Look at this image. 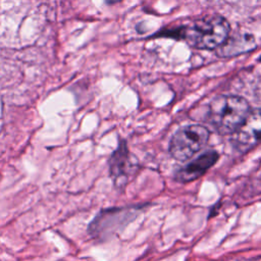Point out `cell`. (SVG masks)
<instances>
[{
	"instance_id": "obj_1",
	"label": "cell",
	"mask_w": 261,
	"mask_h": 261,
	"mask_svg": "<svg viewBox=\"0 0 261 261\" xmlns=\"http://www.w3.org/2000/svg\"><path fill=\"white\" fill-rule=\"evenodd\" d=\"M229 24L218 14H209L166 33V36L185 40L190 46L201 50L220 47L228 37Z\"/></svg>"
},
{
	"instance_id": "obj_2",
	"label": "cell",
	"mask_w": 261,
	"mask_h": 261,
	"mask_svg": "<svg viewBox=\"0 0 261 261\" xmlns=\"http://www.w3.org/2000/svg\"><path fill=\"white\" fill-rule=\"evenodd\" d=\"M250 111L249 103L244 98L221 95L211 101L208 118L219 134L229 135L240 128Z\"/></svg>"
},
{
	"instance_id": "obj_3",
	"label": "cell",
	"mask_w": 261,
	"mask_h": 261,
	"mask_svg": "<svg viewBox=\"0 0 261 261\" xmlns=\"http://www.w3.org/2000/svg\"><path fill=\"white\" fill-rule=\"evenodd\" d=\"M141 206L115 207L101 210L89 225V232L93 238L104 240L133 221L141 210Z\"/></svg>"
},
{
	"instance_id": "obj_4",
	"label": "cell",
	"mask_w": 261,
	"mask_h": 261,
	"mask_svg": "<svg viewBox=\"0 0 261 261\" xmlns=\"http://www.w3.org/2000/svg\"><path fill=\"white\" fill-rule=\"evenodd\" d=\"M209 139V130L200 124H191L179 128L171 138L169 152L179 161L191 159L199 152Z\"/></svg>"
},
{
	"instance_id": "obj_5",
	"label": "cell",
	"mask_w": 261,
	"mask_h": 261,
	"mask_svg": "<svg viewBox=\"0 0 261 261\" xmlns=\"http://www.w3.org/2000/svg\"><path fill=\"white\" fill-rule=\"evenodd\" d=\"M237 146L247 151L261 142V108L250 111L247 118L233 134Z\"/></svg>"
},
{
	"instance_id": "obj_6",
	"label": "cell",
	"mask_w": 261,
	"mask_h": 261,
	"mask_svg": "<svg viewBox=\"0 0 261 261\" xmlns=\"http://www.w3.org/2000/svg\"><path fill=\"white\" fill-rule=\"evenodd\" d=\"M219 154L216 151H207L188 163L175 173V179L180 182H190L201 177L218 160Z\"/></svg>"
},
{
	"instance_id": "obj_7",
	"label": "cell",
	"mask_w": 261,
	"mask_h": 261,
	"mask_svg": "<svg viewBox=\"0 0 261 261\" xmlns=\"http://www.w3.org/2000/svg\"><path fill=\"white\" fill-rule=\"evenodd\" d=\"M130 167V158L125 141H120L109 158V172L117 187H122Z\"/></svg>"
},
{
	"instance_id": "obj_8",
	"label": "cell",
	"mask_w": 261,
	"mask_h": 261,
	"mask_svg": "<svg viewBox=\"0 0 261 261\" xmlns=\"http://www.w3.org/2000/svg\"><path fill=\"white\" fill-rule=\"evenodd\" d=\"M256 47L255 39L249 34H239L227 37L224 43L218 47L217 54L221 57H232L243 53L252 51Z\"/></svg>"
},
{
	"instance_id": "obj_9",
	"label": "cell",
	"mask_w": 261,
	"mask_h": 261,
	"mask_svg": "<svg viewBox=\"0 0 261 261\" xmlns=\"http://www.w3.org/2000/svg\"><path fill=\"white\" fill-rule=\"evenodd\" d=\"M107 4H116V3H118V2H120V1H122V0H104Z\"/></svg>"
}]
</instances>
